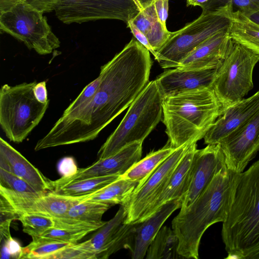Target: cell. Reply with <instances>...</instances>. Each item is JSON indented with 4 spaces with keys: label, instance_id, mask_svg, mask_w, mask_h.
<instances>
[{
    "label": "cell",
    "instance_id": "6da1fadb",
    "mask_svg": "<svg viewBox=\"0 0 259 259\" xmlns=\"http://www.w3.org/2000/svg\"><path fill=\"white\" fill-rule=\"evenodd\" d=\"M152 65L150 52L133 38L101 67L98 88L72 122L79 143L94 140L131 105L149 82Z\"/></svg>",
    "mask_w": 259,
    "mask_h": 259
},
{
    "label": "cell",
    "instance_id": "7a4b0ae2",
    "mask_svg": "<svg viewBox=\"0 0 259 259\" xmlns=\"http://www.w3.org/2000/svg\"><path fill=\"white\" fill-rule=\"evenodd\" d=\"M238 173L220 170L187 207L180 209L171 222L179 238V254L184 258L197 259L201 238L212 225L226 219L231 206Z\"/></svg>",
    "mask_w": 259,
    "mask_h": 259
},
{
    "label": "cell",
    "instance_id": "3957f363",
    "mask_svg": "<svg viewBox=\"0 0 259 259\" xmlns=\"http://www.w3.org/2000/svg\"><path fill=\"white\" fill-rule=\"evenodd\" d=\"M222 238L228 257L259 259V160L237 174Z\"/></svg>",
    "mask_w": 259,
    "mask_h": 259
},
{
    "label": "cell",
    "instance_id": "277c9868",
    "mask_svg": "<svg viewBox=\"0 0 259 259\" xmlns=\"http://www.w3.org/2000/svg\"><path fill=\"white\" fill-rule=\"evenodd\" d=\"M162 106L168 144L175 148L203 138L221 110L211 88L164 97Z\"/></svg>",
    "mask_w": 259,
    "mask_h": 259
},
{
    "label": "cell",
    "instance_id": "5b68a950",
    "mask_svg": "<svg viewBox=\"0 0 259 259\" xmlns=\"http://www.w3.org/2000/svg\"><path fill=\"white\" fill-rule=\"evenodd\" d=\"M162 99L156 80L149 81L100 148L99 159L112 156L133 143L143 142L162 119Z\"/></svg>",
    "mask_w": 259,
    "mask_h": 259
},
{
    "label": "cell",
    "instance_id": "8992f818",
    "mask_svg": "<svg viewBox=\"0 0 259 259\" xmlns=\"http://www.w3.org/2000/svg\"><path fill=\"white\" fill-rule=\"evenodd\" d=\"M233 6L230 1L202 10L201 15L172 34L156 52L155 59L162 68L178 67L181 62L202 42L229 28Z\"/></svg>",
    "mask_w": 259,
    "mask_h": 259
},
{
    "label": "cell",
    "instance_id": "52a82bcc",
    "mask_svg": "<svg viewBox=\"0 0 259 259\" xmlns=\"http://www.w3.org/2000/svg\"><path fill=\"white\" fill-rule=\"evenodd\" d=\"M36 81L0 89V125L10 141L22 142L42 119L49 107L38 102L33 93Z\"/></svg>",
    "mask_w": 259,
    "mask_h": 259
},
{
    "label": "cell",
    "instance_id": "ba28073f",
    "mask_svg": "<svg viewBox=\"0 0 259 259\" xmlns=\"http://www.w3.org/2000/svg\"><path fill=\"white\" fill-rule=\"evenodd\" d=\"M258 61V55L231 39L211 85L221 110L244 98L252 89L253 72Z\"/></svg>",
    "mask_w": 259,
    "mask_h": 259
},
{
    "label": "cell",
    "instance_id": "9c48e42d",
    "mask_svg": "<svg viewBox=\"0 0 259 259\" xmlns=\"http://www.w3.org/2000/svg\"><path fill=\"white\" fill-rule=\"evenodd\" d=\"M1 30L23 42L29 49L47 55L60 47L43 13L18 1L0 12Z\"/></svg>",
    "mask_w": 259,
    "mask_h": 259
},
{
    "label": "cell",
    "instance_id": "30bf717a",
    "mask_svg": "<svg viewBox=\"0 0 259 259\" xmlns=\"http://www.w3.org/2000/svg\"><path fill=\"white\" fill-rule=\"evenodd\" d=\"M90 195L71 197L51 191L20 193L0 186L1 215L17 219L23 214L34 213L60 219L72 206L87 199Z\"/></svg>",
    "mask_w": 259,
    "mask_h": 259
},
{
    "label": "cell",
    "instance_id": "8fae6325",
    "mask_svg": "<svg viewBox=\"0 0 259 259\" xmlns=\"http://www.w3.org/2000/svg\"><path fill=\"white\" fill-rule=\"evenodd\" d=\"M143 8L135 0H59L55 11L66 24L100 19H117L126 23Z\"/></svg>",
    "mask_w": 259,
    "mask_h": 259
},
{
    "label": "cell",
    "instance_id": "7c38bea8",
    "mask_svg": "<svg viewBox=\"0 0 259 259\" xmlns=\"http://www.w3.org/2000/svg\"><path fill=\"white\" fill-rule=\"evenodd\" d=\"M191 145L187 144L178 148L142 184L137 187L128 202L123 205L127 211L125 223H139L163 190Z\"/></svg>",
    "mask_w": 259,
    "mask_h": 259
},
{
    "label": "cell",
    "instance_id": "4fadbf2b",
    "mask_svg": "<svg viewBox=\"0 0 259 259\" xmlns=\"http://www.w3.org/2000/svg\"><path fill=\"white\" fill-rule=\"evenodd\" d=\"M127 211L123 205L89 239L76 245L94 254L96 259L108 258L121 249L131 250L135 224L125 223Z\"/></svg>",
    "mask_w": 259,
    "mask_h": 259
},
{
    "label": "cell",
    "instance_id": "5bb4252c",
    "mask_svg": "<svg viewBox=\"0 0 259 259\" xmlns=\"http://www.w3.org/2000/svg\"><path fill=\"white\" fill-rule=\"evenodd\" d=\"M228 169L240 173L259 151V112L219 143Z\"/></svg>",
    "mask_w": 259,
    "mask_h": 259
},
{
    "label": "cell",
    "instance_id": "9a60e30c",
    "mask_svg": "<svg viewBox=\"0 0 259 259\" xmlns=\"http://www.w3.org/2000/svg\"><path fill=\"white\" fill-rule=\"evenodd\" d=\"M227 168L220 144L207 145L196 149L188 190L184 196L180 209L189 206L201 194L214 176L222 169Z\"/></svg>",
    "mask_w": 259,
    "mask_h": 259
},
{
    "label": "cell",
    "instance_id": "2e32d148",
    "mask_svg": "<svg viewBox=\"0 0 259 259\" xmlns=\"http://www.w3.org/2000/svg\"><path fill=\"white\" fill-rule=\"evenodd\" d=\"M258 112L259 91L221 110L220 115L204 136V143L219 144Z\"/></svg>",
    "mask_w": 259,
    "mask_h": 259
},
{
    "label": "cell",
    "instance_id": "e0dca14e",
    "mask_svg": "<svg viewBox=\"0 0 259 259\" xmlns=\"http://www.w3.org/2000/svg\"><path fill=\"white\" fill-rule=\"evenodd\" d=\"M143 142L130 144L105 158L99 159L87 167L79 168L69 177H62L60 181L68 182L77 180L125 174L141 159Z\"/></svg>",
    "mask_w": 259,
    "mask_h": 259
},
{
    "label": "cell",
    "instance_id": "ac0fdd59",
    "mask_svg": "<svg viewBox=\"0 0 259 259\" xmlns=\"http://www.w3.org/2000/svg\"><path fill=\"white\" fill-rule=\"evenodd\" d=\"M217 69L190 70L176 67L155 79L163 97L204 88H211Z\"/></svg>",
    "mask_w": 259,
    "mask_h": 259
},
{
    "label": "cell",
    "instance_id": "d6986e66",
    "mask_svg": "<svg viewBox=\"0 0 259 259\" xmlns=\"http://www.w3.org/2000/svg\"><path fill=\"white\" fill-rule=\"evenodd\" d=\"M231 40L229 28L214 34L196 47L178 67L190 70L218 68L226 56Z\"/></svg>",
    "mask_w": 259,
    "mask_h": 259
},
{
    "label": "cell",
    "instance_id": "ffe728a7",
    "mask_svg": "<svg viewBox=\"0 0 259 259\" xmlns=\"http://www.w3.org/2000/svg\"><path fill=\"white\" fill-rule=\"evenodd\" d=\"M0 168L22 179L38 192L50 191V180L2 138H0Z\"/></svg>",
    "mask_w": 259,
    "mask_h": 259
},
{
    "label": "cell",
    "instance_id": "44dd1931",
    "mask_svg": "<svg viewBox=\"0 0 259 259\" xmlns=\"http://www.w3.org/2000/svg\"><path fill=\"white\" fill-rule=\"evenodd\" d=\"M182 200L169 201L157 209L147 218L136 223L133 245L130 250L133 259H143L151 243L171 214L180 208Z\"/></svg>",
    "mask_w": 259,
    "mask_h": 259
},
{
    "label": "cell",
    "instance_id": "7402d4cb",
    "mask_svg": "<svg viewBox=\"0 0 259 259\" xmlns=\"http://www.w3.org/2000/svg\"><path fill=\"white\" fill-rule=\"evenodd\" d=\"M197 143L191 144L160 194L144 214L139 222L154 212L164 204L175 200L182 199L187 192L191 177L194 155Z\"/></svg>",
    "mask_w": 259,
    "mask_h": 259
},
{
    "label": "cell",
    "instance_id": "603a6c76",
    "mask_svg": "<svg viewBox=\"0 0 259 259\" xmlns=\"http://www.w3.org/2000/svg\"><path fill=\"white\" fill-rule=\"evenodd\" d=\"M112 206L84 200L72 206L62 218L54 219L55 227L97 231L106 223L102 220L103 215Z\"/></svg>",
    "mask_w": 259,
    "mask_h": 259
},
{
    "label": "cell",
    "instance_id": "cb8c5ba5",
    "mask_svg": "<svg viewBox=\"0 0 259 259\" xmlns=\"http://www.w3.org/2000/svg\"><path fill=\"white\" fill-rule=\"evenodd\" d=\"M132 21L145 34L156 52L172 34V32L169 31L159 21L153 2L140 11Z\"/></svg>",
    "mask_w": 259,
    "mask_h": 259
},
{
    "label": "cell",
    "instance_id": "d4e9b609",
    "mask_svg": "<svg viewBox=\"0 0 259 259\" xmlns=\"http://www.w3.org/2000/svg\"><path fill=\"white\" fill-rule=\"evenodd\" d=\"M120 177V175H110L68 182L59 179L50 180V191L66 196L88 195L97 192Z\"/></svg>",
    "mask_w": 259,
    "mask_h": 259
},
{
    "label": "cell",
    "instance_id": "484cf974",
    "mask_svg": "<svg viewBox=\"0 0 259 259\" xmlns=\"http://www.w3.org/2000/svg\"><path fill=\"white\" fill-rule=\"evenodd\" d=\"M229 34L232 40L259 56V25L239 10L233 12Z\"/></svg>",
    "mask_w": 259,
    "mask_h": 259
},
{
    "label": "cell",
    "instance_id": "4316f807",
    "mask_svg": "<svg viewBox=\"0 0 259 259\" xmlns=\"http://www.w3.org/2000/svg\"><path fill=\"white\" fill-rule=\"evenodd\" d=\"M139 183L121 177L97 192L85 200L101 202L112 205H125L130 200Z\"/></svg>",
    "mask_w": 259,
    "mask_h": 259
},
{
    "label": "cell",
    "instance_id": "83f0119b",
    "mask_svg": "<svg viewBox=\"0 0 259 259\" xmlns=\"http://www.w3.org/2000/svg\"><path fill=\"white\" fill-rule=\"evenodd\" d=\"M177 148H173L167 144L161 149L151 152L135 164L121 177L139 183V186Z\"/></svg>",
    "mask_w": 259,
    "mask_h": 259
},
{
    "label": "cell",
    "instance_id": "f1b7e54d",
    "mask_svg": "<svg viewBox=\"0 0 259 259\" xmlns=\"http://www.w3.org/2000/svg\"><path fill=\"white\" fill-rule=\"evenodd\" d=\"M179 238L172 229L161 228L147 250V259L183 258L178 253Z\"/></svg>",
    "mask_w": 259,
    "mask_h": 259
},
{
    "label": "cell",
    "instance_id": "f546056e",
    "mask_svg": "<svg viewBox=\"0 0 259 259\" xmlns=\"http://www.w3.org/2000/svg\"><path fill=\"white\" fill-rule=\"evenodd\" d=\"M91 232H92L85 229L52 227L38 236L32 238V242L35 243L58 242L76 244Z\"/></svg>",
    "mask_w": 259,
    "mask_h": 259
},
{
    "label": "cell",
    "instance_id": "4dcf8cb0",
    "mask_svg": "<svg viewBox=\"0 0 259 259\" xmlns=\"http://www.w3.org/2000/svg\"><path fill=\"white\" fill-rule=\"evenodd\" d=\"M17 219L23 226V231L32 238L41 234L47 229L55 227L54 218L47 215L25 213L19 215Z\"/></svg>",
    "mask_w": 259,
    "mask_h": 259
},
{
    "label": "cell",
    "instance_id": "1f68e13d",
    "mask_svg": "<svg viewBox=\"0 0 259 259\" xmlns=\"http://www.w3.org/2000/svg\"><path fill=\"white\" fill-rule=\"evenodd\" d=\"M70 244L67 243L50 242L35 243L31 242L22 248L20 258L50 259L55 253Z\"/></svg>",
    "mask_w": 259,
    "mask_h": 259
},
{
    "label": "cell",
    "instance_id": "d6a6232c",
    "mask_svg": "<svg viewBox=\"0 0 259 259\" xmlns=\"http://www.w3.org/2000/svg\"><path fill=\"white\" fill-rule=\"evenodd\" d=\"M0 186L20 193H37L27 182L0 168Z\"/></svg>",
    "mask_w": 259,
    "mask_h": 259
},
{
    "label": "cell",
    "instance_id": "836d02e7",
    "mask_svg": "<svg viewBox=\"0 0 259 259\" xmlns=\"http://www.w3.org/2000/svg\"><path fill=\"white\" fill-rule=\"evenodd\" d=\"M50 259H96V257L79 248L76 243L69 244L53 255Z\"/></svg>",
    "mask_w": 259,
    "mask_h": 259
},
{
    "label": "cell",
    "instance_id": "e575fe53",
    "mask_svg": "<svg viewBox=\"0 0 259 259\" xmlns=\"http://www.w3.org/2000/svg\"><path fill=\"white\" fill-rule=\"evenodd\" d=\"M22 248L19 242L11 237L3 243L1 250V258H8L12 256L20 259Z\"/></svg>",
    "mask_w": 259,
    "mask_h": 259
},
{
    "label": "cell",
    "instance_id": "d590c367",
    "mask_svg": "<svg viewBox=\"0 0 259 259\" xmlns=\"http://www.w3.org/2000/svg\"><path fill=\"white\" fill-rule=\"evenodd\" d=\"M42 13L55 10L59 0H19Z\"/></svg>",
    "mask_w": 259,
    "mask_h": 259
},
{
    "label": "cell",
    "instance_id": "8d00e7d4",
    "mask_svg": "<svg viewBox=\"0 0 259 259\" xmlns=\"http://www.w3.org/2000/svg\"><path fill=\"white\" fill-rule=\"evenodd\" d=\"M245 15L259 12V0H227Z\"/></svg>",
    "mask_w": 259,
    "mask_h": 259
},
{
    "label": "cell",
    "instance_id": "74e56055",
    "mask_svg": "<svg viewBox=\"0 0 259 259\" xmlns=\"http://www.w3.org/2000/svg\"><path fill=\"white\" fill-rule=\"evenodd\" d=\"M58 171L62 177H69L75 174L78 168L74 159L71 157L63 158L59 163Z\"/></svg>",
    "mask_w": 259,
    "mask_h": 259
},
{
    "label": "cell",
    "instance_id": "f35d334b",
    "mask_svg": "<svg viewBox=\"0 0 259 259\" xmlns=\"http://www.w3.org/2000/svg\"><path fill=\"white\" fill-rule=\"evenodd\" d=\"M127 27H129L135 38L143 46H144L155 57L156 52L150 45L147 38L133 23L132 20L127 22Z\"/></svg>",
    "mask_w": 259,
    "mask_h": 259
},
{
    "label": "cell",
    "instance_id": "ab89813d",
    "mask_svg": "<svg viewBox=\"0 0 259 259\" xmlns=\"http://www.w3.org/2000/svg\"><path fill=\"white\" fill-rule=\"evenodd\" d=\"M168 1L153 0L152 1L154 3L158 18L164 26H166V20L168 17Z\"/></svg>",
    "mask_w": 259,
    "mask_h": 259
},
{
    "label": "cell",
    "instance_id": "60d3db41",
    "mask_svg": "<svg viewBox=\"0 0 259 259\" xmlns=\"http://www.w3.org/2000/svg\"><path fill=\"white\" fill-rule=\"evenodd\" d=\"M33 93L38 102L41 103H46L50 101L48 98L46 81L37 82L34 87Z\"/></svg>",
    "mask_w": 259,
    "mask_h": 259
},
{
    "label": "cell",
    "instance_id": "b9f144b4",
    "mask_svg": "<svg viewBox=\"0 0 259 259\" xmlns=\"http://www.w3.org/2000/svg\"><path fill=\"white\" fill-rule=\"evenodd\" d=\"M12 219H1L0 222V233L1 243L6 242L11 236L10 234V228Z\"/></svg>",
    "mask_w": 259,
    "mask_h": 259
},
{
    "label": "cell",
    "instance_id": "7bdbcfd3",
    "mask_svg": "<svg viewBox=\"0 0 259 259\" xmlns=\"http://www.w3.org/2000/svg\"><path fill=\"white\" fill-rule=\"evenodd\" d=\"M187 6H199L203 9L208 7L214 0H186Z\"/></svg>",
    "mask_w": 259,
    "mask_h": 259
},
{
    "label": "cell",
    "instance_id": "ee69618b",
    "mask_svg": "<svg viewBox=\"0 0 259 259\" xmlns=\"http://www.w3.org/2000/svg\"><path fill=\"white\" fill-rule=\"evenodd\" d=\"M19 0H0V12L8 9Z\"/></svg>",
    "mask_w": 259,
    "mask_h": 259
},
{
    "label": "cell",
    "instance_id": "f6af8a7d",
    "mask_svg": "<svg viewBox=\"0 0 259 259\" xmlns=\"http://www.w3.org/2000/svg\"><path fill=\"white\" fill-rule=\"evenodd\" d=\"M246 16L253 22L259 25V12L250 14Z\"/></svg>",
    "mask_w": 259,
    "mask_h": 259
},
{
    "label": "cell",
    "instance_id": "bcb514c9",
    "mask_svg": "<svg viewBox=\"0 0 259 259\" xmlns=\"http://www.w3.org/2000/svg\"><path fill=\"white\" fill-rule=\"evenodd\" d=\"M142 8H144L150 5L153 0H138Z\"/></svg>",
    "mask_w": 259,
    "mask_h": 259
},
{
    "label": "cell",
    "instance_id": "7dc6e473",
    "mask_svg": "<svg viewBox=\"0 0 259 259\" xmlns=\"http://www.w3.org/2000/svg\"><path fill=\"white\" fill-rule=\"evenodd\" d=\"M141 7L142 6L141 5L140 3H139V1L138 0H135Z\"/></svg>",
    "mask_w": 259,
    "mask_h": 259
}]
</instances>
